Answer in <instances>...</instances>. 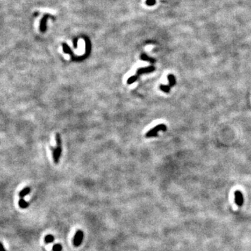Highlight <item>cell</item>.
<instances>
[{
    "instance_id": "obj_1",
    "label": "cell",
    "mask_w": 251,
    "mask_h": 251,
    "mask_svg": "<svg viewBox=\"0 0 251 251\" xmlns=\"http://www.w3.org/2000/svg\"><path fill=\"white\" fill-rule=\"evenodd\" d=\"M154 71H155V67L153 66H148V67H146V68H141V69H139L137 71V74H136L135 76H131L130 78H128V80H127V84H128V85H131V84L135 83L136 80H137V78H139V76H140L142 74L151 73Z\"/></svg>"
},
{
    "instance_id": "obj_2",
    "label": "cell",
    "mask_w": 251,
    "mask_h": 251,
    "mask_svg": "<svg viewBox=\"0 0 251 251\" xmlns=\"http://www.w3.org/2000/svg\"><path fill=\"white\" fill-rule=\"evenodd\" d=\"M160 130H163V131H166L167 127L164 124H159L156 126H155L152 130H150L146 133V137H156L158 136V132Z\"/></svg>"
},
{
    "instance_id": "obj_3",
    "label": "cell",
    "mask_w": 251,
    "mask_h": 251,
    "mask_svg": "<svg viewBox=\"0 0 251 251\" xmlns=\"http://www.w3.org/2000/svg\"><path fill=\"white\" fill-rule=\"evenodd\" d=\"M84 238V233L81 230H78L76 232L73 238V245L76 247H78L81 245Z\"/></svg>"
},
{
    "instance_id": "obj_4",
    "label": "cell",
    "mask_w": 251,
    "mask_h": 251,
    "mask_svg": "<svg viewBox=\"0 0 251 251\" xmlns=\"http://www.w3.org/2000/svg\"><path fill=\"white\" fill-rule=\"evenodd\" d=\"M50 149L52 150V155H53V160L55 164H57L59 162V159L60 158L61 153H62V145H57L56 148H53L50 146Z\"/></svg>"
},
{
    "instance_id": "obj_5",
    "label": "cell",
    "mask_w": 251,
    "mask_h": 251,
    "mask_svg": "<svg viewBox=\"0 0 251 251\" xmlns=\"http://www.w3.org/2000/svg\"><path fill=\"white\" fill-rule=\"evenodd\" d=\"M234 198H235V203L239 207H241L243 204V196L241 192L239 191H236L234 193Z\"/></svg>"
},
{
    "instance_id": "obj_6",
    "label": "cell",
    "mask_w": 251,
    "mask_h": 251,
    "mask_svg": "<svg viewBox=\"0 0 251 251\" xmlns=\"http://www.w3.org/2000/svg\"><path fill=\"white\" fill-rule=\"evenodd\" d=\"M48 17H49L48 15H44V17H43V19L41 20V24H40V29H41V31H45L46 30V22Z\"/></svg>"
},
{
    "instance_id": "obj_7",
    "label": "cell",
    "mask_w": 251,
    "mask_h": 251,
    "mask_svg": "<svg viewBox=\"0 0 251 251\" xmlns=\"http://www.w3.org/2000/svg\"><path fill=\"white\" fill-rule=\"evenodd\" d=\"M31 192V188L29 187H27V188H24L23 190H22L20 192V193H19V195H20V198H23L24 196H26V195L29 194V193Z\"/></svg>"
},
{
    "instance_id": "obj_8",
    "label": "cell",
    "mask_w": 251,
    "mask_h": 251,
    "mask_svg": "<svg viewBox=\"0 0 251 251\" xmlns=\"http://www.w3.org/2000/svg\"><path fill=\"white\" fill-rule=\"evenodd\" d=\"M167 78H168L169 84H170L169 85H170V87H174L176 84V78L174 75H172V74L168 75Z\"/></svg>"
},
{
    "instance_id": "obj_9",
    "label": "cell",
    "mask_w": 251,
    "mask_h": 251,
    "mask_svg": "<svg viewBox=\"0 0 251 251\" xmlns=\"http://www.w3.org/2000/svg\"><path fill=\"white\" fill-rule=\"evenodd\" d=\"M62 46H63V50H64V52H65V53L70 54V55H71V58H73L74 55H73V53L72 52V51L71 50V49H70L69 47L68 46V45H66V43H63Z\"/></svg>"
},
{
    "instance_id": "obj_10",
    "label": "cell",
    "mask_w": 251,
    "mask_h": 251,
    "mask_svg": "<svg viewBox=\"0 0 251 251\" xmlns=\"http://www.w3.org/2000/svg\"><path fill=\"white\" fill-rule=\"evenodd\" d=\"M18 205H19V206H20V208L26 209V208H27L28 207H29V204L27 202H26L25 200H23V199H22V198H21L20 200H19Z\"/></svg>"
},
{
    "instance_id": "obj_11",
    "label": "cell",
    "mask_w": 251,
    "mask_h": 251,
    "mask_svg": "<svg viewBox=\"0 0 251 251\" xmlns=\"http://www.w3.org/2000/svg\"><path fill=\"white\" fill-rule=\"evenodd\" d=\"M54 240H55V237H54L51 234L47 235V236L45 237V242L46 243H52V242L54 241Z\"/></svg>"
},
{
    "instance_id": "obj_12",
    "label": "cell",
    "mask_w": 251,
    "mask_h": 251,
    "mask_svg": "<svg viewBox=\"0 0 251 251\" xmlns=\"http://www.w3.org/2000/svg\"><path fill=\"white\" fill-rule=\"evenodd\" d=\"M140 58H141V59H142V60L149 61V62H151V63H154L155 62H156V60H155L154 59L149 58V57H148V56L146 55H145V54H142V55H141Z\"/></svg>"
},
{
    "instance_id": "obj_13",
    "label": "cell",
    "mask_w": 251,
    "mask_h": 251,
    "mask_svg": "<svg viewBox=\"0 0 251 251\" xmlns=\"http://www.w3.org/2000/svg\"><path fill=\"white\" fill-rule=\"evenodd\" d=\"M170 85H160V89L163 91L165 93H169L170 92Z\"/></svg>"
},
{
    "instance_id": "obj_14",
    "label": "cell",
    "mask_w": 251,
    "mask_h": 251,
    "mask_svg": "<svg viewBox=\"0 0 251 251\" xmlns=\"http://www.w3.org/2000/svg\"><path fill=\"white\" fill-rule=\"evenodd\" d=\"M52 250L53 251H62V245L61 244L57 243L55 244L52 247Z\"/></svg>"
},
{
    "instance_id": "obj_15",
    "label": "cell",
    "mask_w": 251,
    "mask_h": 251,
    "mask_svg": "<svg viewBox=\"0 0 251 251\" xmlns=\"http://www.w3.org/2000/svg\"><path fill=\"white\" fill-rule=\"evenodd\" d=\"M155 2H156V1H155V0H147V1H146V4L151 6V5L154 4Z\"/></svg>"
},
{
    "instance_id": "obj_16",
    "label": "cell",
    "mask_w": 251,
    "mask_h": 251,
    "mask_svg": "<svg viewBox=\"0 0 251 251\" xmlns=\"http://www.w3.org/2000/svg\"><path fill=\"white\" fill-rule=\"evenodd\" d=\"M0 251H6V249L3 247V245L1 243H0Z\"/></svg>"
}]
</instances>
